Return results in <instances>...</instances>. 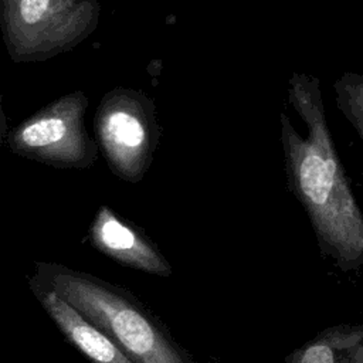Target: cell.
<instances>
[{"label":"cell","mask_w":363,"mask_h":363,"mask_svg":"<svg viewBox=\"0 0 363 363\" xmlns=\"http://www.w3.org/2000/svg\"><path fill=\"white\" fill-rule=\"evenodd\" d=\"M28 285L55 292L102 329L133 363H194L164 323L121 285L55 262H35Z\"/></svg>","instance_id":"2"},{"label":"cell","mask_w":363,"mask_h":363,"mask_svg":"<svg viewBox=\"0 0 363 363\" xmlns=\"http://www.w3.org/2000/svg\"><path fill=\"white\" fill-rule=\"evenodd\" d=\"M95 135L109 170L123 182L139 183L160 139L153 101L135 89L109 92L96 109Z\"/></svg>","instance_id":"4"},{"label":"cell","mask_w":363,"mask_h":363,"mask_svg":"<svg viewBox=\"0 0 363 363\" xmlns=\"http://www.w3.org/2000/svg\"><path fill=\"white\" fill-rule=\"evenodd\" d=\"M4 135V122L1 118V111H0V138Z\"/></svg>","instance_id":"10"},{"label":"cell","mask_w":363,"mask_h":363,"mask_svg":"<svg viewBox=\"0 0 363 363\" xmlns=\"http://www.w3.org/2000/svg\"><path fill=\"white\" fill-rule=\"evenodd\" d=\"M30 289L64 337L91 363H133L102 329L55 292L41 288Z\"/></svg>","instance_id":"7"},{"label":"cell","mask_w":363,"mask_h":363,"mask_svg":"<svg viewBox=\"0 0 363 363\" xmlns=\"http://www.w3.org/2000/svg\"><path fill=\"white\" fill-rule=\"evenodd\" d=\"M284 363H363V323L329 326L294 349Z\"/></svg>","instance_id":"8"},{"label":"cell","mask_w":363,"mask_h":363,"mask_svg":"<svg viewBox=\"0 0 363 363\" xmlns=\"http://www.w3.org/2000/svg\"><path fill=\"white\" fill-rule=\"evenodd\" d=\"M96 0H0V28L13 61H41L82 43L98 26Z\"/></svg>","instance_id":"3"},{"label":"cell","mask_w":363,"mask_h":363,"mask_svg":"<svg viewBox=\"0 0 363 363\" xmlns=\"http://www.w3.org/2000/svg\"><path fill=\"white\" fill-rule=\"evenodd\" d=\"M89 244L121 265L167 278L173 268L150 237L106 204L98 207L88 228Z\"/></svg>","instance_id":"6"},{"label":"cell","mask_w":363,"mask_h":363,"mask_svg":"<svg viewBox=\"0 0 363 363\" xmlns=\"http://www.w3.org/2000/svg\"><path fill=\"white\" fill-rule=\"evenodd\" d=\"M86 96L77 91L44 106L9 135L17 156L58 169H88L98 159V145L85 129Z\"/></svg>","instance_id":"5"},{"label":"cell","mask_w":363,"mask_h":363,"mask_svg":"<svg viewBox=\"0 0 363 363\" xmlns=\"http://www.w3.org/2000/svg\"><path fill=\"white\" fill-rule=\"evenodd\" d=\"M339 111L363 142V74L345 72L333 84Z\"/></svg>","instance_id":"9"},{"label":"cell","mask_w":363,"mask_h":363,"mask_svg":"<svg viewBox=\"0 0 363 363\" xmlns=\"http://www.w3.org/2000/svg\"><path fill=\"white\" fill-rule=\"evenodd\" d=\"M288 98L306 125L303 138L282 112L281 143L288 187L312 224L319 251L342 272L363 269V213L326 122L320 81L292 72Z\"/></svg>","instance_id":"1"}]
</instances>
